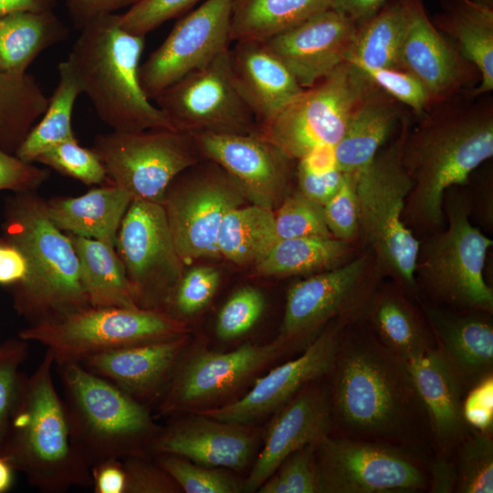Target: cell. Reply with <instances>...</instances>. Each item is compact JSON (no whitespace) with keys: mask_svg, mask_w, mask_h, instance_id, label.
Returning a JSON list of instances; mask_svg holds the SVG:
<instances>
[{"mask_svg":"<svg viewBox=\"0 0 493 493\" xmlns=\"http://www.w3.org/2000/svg\"><path fill=\"white\" fill-rule=\"evenodd\" d=\"M326 378L332 435L392 444L431 462L430 422L408 364L362 319L346 327Z\"/></svg>","mask_w":493,"mask_h":493,"instance_id":"6da1fadb","label":"cell"},{"mask_svg":"<svg viewBox=\"0 0 493 493\" xmlns=\"http://www.w3.org/2000/svg\"><path fill=\"white\" fill-rule=\"evenodd\" d=\"M470 91L434 104L407 131L402 162L412 188L403 221L413 234L441 230L446 192L493 156L492 98Z\"/></svg>","mask_w":493,"mask_h":493,"instance_id":"7a4b0ae2","label":"cell"},{"mask_svg":"<svg viewBox=\"0 0 493 493\" xmlns=\"http://www.w3.org/2000/svg\"><path fill=\"white\" fill-rule=\"evenodd\" d=\"M55 359L47 350L35 372L23 374L0 456L43 493L91 487L90 466L77 446L64 400L55 387Z\"/></svg>","mask_w":493,"mask_h":493,"instance_id":"3957f363","label":"cell"},{"mask_svg":"<svg viewBox=\"0 0 493 493\" xmlns=\"http://www.w3.org/2000/svg\"><path fill=\"white\" fill-rule=\"evenodd\" d=\"M144 46L145 36L127 31L120 25L119 15L111 14L84 26L67 58L81 92L113 131L173 129L141 85Z\"/></svg>","mask_w":493,"mask_h":493,"instance_id":"277c9868","label":"cell"},{"mask_svg":"<svg viewBox=\"0 0 493 493\" xmlns=\"http://www.w3.org/2000/svg\"><path fill=\"white\" fill-rule=\"evenodd\" d=\"M3 230V238L15 245L27 263L26 278L13 288L19 315L37 324L89 306L73 245L49 219L46 201L34 191L16 193L6 204Z\"/></svg>","mask_w":493,"mask_h":493,"instance_id":"5b68a950","label":"cell"},{"mask_svg":"<svg viewBox=\"0 0 493 493\" xmlns=\"http://www.w3.org/2000/svg\"><path fill=\"white\" fill-rule=\"evenodd\" d=\"M411 124L405 115L391 139L356 173V245L370 250L384 277L391 278L418 302L422 296L414 270L419 240L403 221L412 181L404 167L402 151Z\"/></svg>","mask_w":493,"mask_h":493,"instance_id":"8992f818","label":"cell"},{"mask_svg":"<svg viewBox=\"0 0 493 493\" xmlns=\"http://www.w3.org/2000/svg\"><path fill=\"white\" fill-rule=\"evenodd\" d=\"M73 439L89 464L146 456L160 433L145 404L81 363H56Z\"/></svg>","mask_w":493,"mask_h":493,"instance_id":"52a82bcc","label":"cell"},{"mask_svg":"<svg viewBox=\"0 0 493 493\" xmlns=\"http://www.w3.org/2000/svg\"><path fill=\"white\" fill-rule=\"evenodd\" d=\"M447 226L420 241L414 277L422 299L456 310L493 313V290L484 278L493 241L470 220L467 194L456 187L444 196Z\"/></svg>","mask_w":493,"mask_h":493,"instance_id":"ba28073f","label":"cell"},{"mask_svg":"<svg viewBox=\"0 0 493 493\" xmlns=\"http://www.w3.org/2000/svg\"><path fill=\"white\" fill-rule=\"evenodd\" d=\"M182 321L166 312L141 308L91 307L56 321L31 324L18 337L47 347L55 362H80L118 348L184 335Z\"/></svg>","mask_w":493,"mask_h":493,"instance_id":"9c48e42d","label":"cell"},{"mask_svg":"<svg viewBox=\"0 0 493 493\" xmlns=\"http://www.w3.org/2000/svg\"><path fill=\"white\" fill-rule=\"evenodd\" d=\"M315 460L319 493L429 492L430 461L392 444L329 434Z\"/></svg>","mask_w":493,"mask_h":493,"instance_id":"30bf717a","label":"cell"},{"mask_svg":"<svg viewBox=\"0 0 493 493\" xmlns=\"http://www.w3.org/2000/svg\"><path fill=\"white\" fill-rule=\"evenodd\" d=\"M92 150L110 183L132 200L160 204L173 179L203 158L192 134L168 128L98 134Z\"/></svg>","mask_w":493,"mask_h":493,"instance_id":"8fae6325","label":"cell"},{"mask_svg":"<svg viewBox=\"0 0 493 493\" xmlns=\"http://www.w3.org/2000/svg\"><path fill=\"white\" fill-rule=\"evenodd\" d=\"M199 161L173 179L162 205L177 249L188 266L220 257L216 238L225 215L246 202L240 184L217 163Z\"/></svg>","mask_w":493,"mask_h":493,"instance_id":"7c38bea8","label":"cell"},{"mask_svg":"<svg viewBox=\"0 0 493 493\" xmlns=\"http://www.w3.org/2000/svg\"><path fill=\"white\" fill-rule=\"evenodd\" d=\"M383 278L374 255L362 249L348 262L298 281L288 291L278 339L288 350L336 318H362Z\"/></svg>","mask_w":493,"mask_h":493,"instance_id":"4fadbf2b","label":"cell"},{"mask_svg":"<svg viewBox=\"0 0 493 493\" xmlns=\"http://www.w3.org/2000/svg\"><path fill=\"white\" fill-rule=\"evenodd\" d=\"M367 82L365 74L344 61L304 90L258 133L298 161L320 145L335 146Z\"/></svg>","mask_w":493,"mask_h":493,"instance_id":"5bb4252c","label":"cell"},{"mask_svg":"<svg viewBox=\"0 0 493 493\" xmlns=\"http://www.w3.org/2000/svg\"><path fill=\"white\" fill-rule=\"evenodd\" d=\"M115 248L137 307L165 312L184 264L163 205L131 200L121 223Z\"/></svg>","mask_w":493,"mask_h":493,"instance_id":"9a60e30c","label":"cell"},{"mask_svg":"<svg viewBox=\"0 0 493 493\" xmlns=\"http://www.w3.org/2000/svg\"><path fill=\"white\" fill-rule=\"evenodd\" d=\"M153 100L179 131L258 132L256 118L234 82L229 47L164 89Z\"/></svg>","mask_w":493,"mask_h":493,"instance_id":"2e32d148","label":"cell"},{"mask_svg":"<svg viewBox=\"0 0 493 493\" xmlns=\"http://www.w3.org/2000/svg\"><path fill=\"white\" fill-rule=\"evenodd\" d=\"M232 3L205 0L175 23L140 66L141 85L151 100L229 47Z\"/></svg>","mask_w":493,"mask_h":493,"instance_id":"e0dca14e","label":"cell"},{"mask_svg":"<svg viewBox=\"0 0 493 493\" xmlns=\"http://www.w3.org/2000/svg\"><path fill=\"white\" fill-rule=\"evenodd\" d=\"M356 320L359 318L339 317L329 321L299 356L259 378L246 394L223 406L201 410L197 414L246 425L280 408L304 386L330 372L345 329Z\"/></svg>","mask_w":493,"mask_h":493,"instance_id":"ac0fdd59","label":"cell"},{"mask_svg":"<svg viewBox=\"0 0 493 493\" xmlns=\"http://www.w3.org/2000/svg\"><path fill=\"white\" fill-rule=\"evenodd\" d=\"M192 135L203 158L232 175L253 205L274 211L289 194L295 160L258 132Z\"/></svg>","mask_w":493,"mask_h":493,"instance_id":"d6986e66","label":"cell"},{"mask_svg":"<svg viewBox=\"0 0 493 493\" xmlns=\"http://www.w3.org/2000/svg\"><path fill=\"white\" fill-rule=\"evenodd\" d=\"M407 21L397 55V68L414 77L432 106L472 90L480 80L466 60L429 19L422 0H404Z\"/></svg>","mask_w":493,"mask_h":493,"instance_id":"ffe728a7","label":"cell"},{"mask_svg":"<svg viewBox=\"0 0 493 493\" xmlns=\"http://www.w3.org/2000/svg\"><path fill=\"white\" fill-rule=\"evenodd\" d=\"M286 351L277 339L266 345L245 344L229 352L200 351L179 367L160 405L172 415L231 392Z\"/></svg>","mask_w":493,"mask_h":493,"instance_id":"44dd1931","label":"cell"},{"mask_svg":"<svg viewBox=\"0 0 493 493\" xmlns=\"http://www.w3.org/2000/svg\"><path fill=\"white\" fill-rule=\"evenodd\" d=\"M356 28L354 20L330 8L263 42L307 89L347 60Z\"/></svg>","mask_w":493,"mask_h":493,"instance_id":"7402d4cb","label":"cell"},{"mask_svg":"<svg viewBox=\"0 0 493 493\" xmlns=\"http://www.w3.org/2000/svg\"><path fill=\"white\" fill-rule=\"evenodd\" d=\"M319 380L304 386L280 407L242 489L257 491L290 454L332 433L329 388L319 384Z\"/></svg>","mask_w":493,"mask_h":493,"instance_id":"603a6c76","label":"cell"},{"mask_svg":"<svg viewBox=\"0 0 493 493\" xmlns=\"http://www.w3.org/2000/svg\"><path fill=\"white\" fill-rule=\"evenodd\" d=\"M435 349L466 393L493 375V323L490 313L456 310L422 299L417 302Z\"/></svg>","mask_w":493,"mask_h":493,"instance_id":"cb8c5ba5","label":"cell"},{"mask_svg":"<svg viewBox=\"0 0 493 493\" xmlns=\"http://www.w3.org/2000/svg\"><path fill=\"white\" fill-rule=\"evenodd\" d=\"M197 414L160 431L152 452L176 455L209 467L243 468L255 446L253 434L244 425Z\"/></svg>","mask_w":493,"mask_h":493,"instance_id":"d4e9b609","label":"cell"},{"mask_svg":"<svg viewBox=\"0 0 493 493\" xmlns=\"http://www.w3.org/2000/svg\"><path fill=\"white\" fill-rule=\"evenodd\" d=\"M185 346L182 335L97 353L79 363L145 404L162 392Z\"/></svg>","mask_w":493,"mask_h":493,"instance_id":"484cf974","label":"cell"},{"mask_svg":"<svg viewBox=\"0 0 493 493\" xmlns=\"http://www.w3.org/2000/svg\"><path fill=\"white\" fill-rule=\"evenodd\" d=\"M229 65L236 87L253 112L258 130L304 90L263 41H236L229 47Z\"/></svg>","mask_w":493,"mask_h":493,"instance_id":"4316f807","label":"cell"},{"mask_svg":"<svg viewBox=\"0 0 493 493\" xmlns=\"http://www.w3.org/2000/svg\"><path fill=\"white\" fill-rule=\"evenodd\" d=\"M406 362L428 414L435 455L452 456L471 428L463 416L466 392L435 348Z\"/></svg>","mask_w":493,"mask_h":493,"instance_id":"83f0119b","label":"cell"},{"mask_svg":"<svg viewBox=\"0 0 493 493\" xmlns=\"http://www.w3.org/2000/svg\"><path fill=\"white\" fill-rule=\"evenodd\" d=\"M405 115L404 105L367 78L345 132L334 146L338 168L353 173L365 167L391 139Z\"/></svg>","mask_w":493,"mask_h":493,"instance_id":"f1b7e54d","label":"cell"},{"mask_svg":"<svg viewBox=\"0 0 493 493\" xmlns=\"http://www.w3.org/2000/svg\"><path fill=\"white\" fill-rule=\"evenodd\" d=\"M362 319L383 345L405 362L435 348L420 306L393 280L379 284Z\"/></svg>","mask_w":493,"mask_h":493,"instance_id":"f546056e","label":"cell"},{"mask_svg":"<svg viewBox=\"0 0 493 493\" xmlns=\"http://www.w3.org/2000/svg\"><path fill=\"white\" fill-rule=\"evenodd\" d=\"M432 23L477 69L473 96L493 89V6L483 0H443Z\"/></svg>","mask_w":493,"mask_h":493,"instance_id":"4dcf8cb0","label":"cell"},{"mask_svg":"<svg viewBox=\"0 0 493 493\" xmlns=\"http://www.w3.org/2000/svg\"><path fill=\"white\" fill-rule=\"evenodd\" d=\"M131 200L127 192L108 182L80 196L46 201V210L62 232L115 247L121 223Z\"/></svg>","mask_w":493,"mask_h":493,"instance_id":"1f68e13d","label":"cell"},{"mask_svg":"<svg viewBox=\"0 0 493 493\" xmlns=\"http://www.w3.org/2000/svg\"><path fill=\"white\" fill-rule=\"evenodd\" d=\"M68 35V28L53 11L0 16V72L26 73L43 51Z\"/></svg>","mask_w":493,"mask_h":493,"instance_id":"d6a6232c","label":"cell"},{"mask_svg":"<svg viewBox=\"0 0 493 493\" xmlns=\"http://www.w3.org/2000/svg\"><path fill=\"white\" fill-rule=\"evenodd\" d=\"M67 235L79 260L80 284L89 305L136 308L116 248L92 238Z\"/></svg>","mask_w":493,"mask_h":493,"instance_id":"836d02e7","label":"cell"},{"mask_svg":"<svg viewBox=\"0 0 493 493\" xmlns=\"http://www.w3.org/2000/svg\"><path fill=\"white\" fill-rule=\"evenodd\" d=\"M352 242L334 236H301L278 239L256 266L260 277H287L319 273L339 267L360 251Z\"/></svg>","mask_w":493,"mask_h":493,"instance_id":"e575fe53","label":"cell"},{"mask_svg":"<svg viewBox=\"0 0 493 493\" xmlns=\"http://www.w3.org/2000/svg\"><path fill=\"white\" fill-rule=\"evenodd\" d=\"M334 0H233L231 41H265L330 9Z\"/></svg>","mask_w":493,"mask_h":493,"instance_id":"d590c367","label":"cell"},{"mask_svg":"<svg viewBox=\"0 0 493 493\" xmlns=\"http://www.w3.org/2000/svg\"><path fill=\"white\" fill-rule=\"evenodd\" d=\"M278 240L274 211L252 204L238 206L225 215L216 246L219 256L227 260L256 266Z\"/></svg>","mask_w":493,"mask_h":493,"instance_id":"8d00e7d4","label":"cell"},{"mask_svg":"<svg viewBox=\"0 0 493 493\" xmlns=\"http://www.w3.org/2000/svg\"><path fill=\"white\" fill-rule=\"evenodd\" d=\"M406 21L404 1H386L374 15L357 23L347 61L361 69L398 68L397 55Z\"/></svg>","mask_w":493,"mask_h":493,"instance_id":"74e56055","label":"cell"},{"mask_svg":"<svg viewBox=\"0 0 493 493\" xmlns=\"http://www.w3.org/2000/svg\"><path fill=\"white\" fill-rule=\"evenodd\" d=\"M58 82L46 111L15 152L24 162L32 163L53 146L75 138L72 113L81 89L67 59L58 64Z\"/></svg>","mask_w":493,"mask_h":493,"instance_id":"f35d334b","label":"cell"},{"mask_svg":"<svg viewBox=\"0 0 493 493\" xmlns=\"http://www.w3.org/2000/svg\"><path fill=\"white\" fill-rule=\"evenodd\" d=\"M48 101L32 75L0 72V146L5 151L16 152Z\"/></svg>","mask_w":493,"mask_h":493,"instance_id":"ab89813d","label":"cell"},{"mask_svg":"<svg viewBox=\"0 0 493 493\" xmlns=\"http://www.w3.org/2000/svg\"><path fill=\"white\" fill-rule=\"evenodd\" d=\"M454 492H493V432L470 428L456 446Z\"/></svg>","mask_w":493,"mask_h":493,"instance_id":"60d3db41","label":"cell"},{"mask_svg":"<svg viewBox=\"0 0 493 493\" xmlns=\"http://www.w3.org/2000/svg\"><path fill=\"white\" fill-rule=\"evenodd\" d=\"M157 464L186 493H236L235 477L220 468L205 467L173 454H157Z\"/></svg>","mask_w":493,"mask_h":493,"instance_id":"b9f144b4","label":"cell"},{"mask_svg":"<svg viewBox=\"0 0 493 493\" xmlns=\"http://www.w3.org/2000/svg\"><path fill=\"white\" fill-rule=\"evenodd\" d=\"M274 215L278 239L312 236H333L326 225L323 206L299 191L288 194Z\"/></svg>","mask_w":493,"mask_h":493,"instance_id":"7bdbcfd3","label":"cell"},{"mask_svg":"<svg viewBox=\"0 0 493 493\" xmlns=\"http://www.w3.org/2000/svg\"><path fill=\"white\" fill-rule=\"evenodd\" d=\"M36 162L87 185L101 184L107 180L106 170L96 152L80 146L76 137L53 146Z\"/></svg>","mask_w":493,"mask_h":493,"instance_id":"ee69618b","label":"cell"},{"mask_svg":"<svg viewBox=\"0 0 493 493\" xmlns=\"http://www.w3.org/2000/svg\"><path fill=\"white\" fill-rule=\"evenodd\" d=\"M260 493H319L315 444L290 454L259 487Z\"/></svg>","mask_w":493,"mask_h":493,"instance_id":"f6af8a7d","label":"cell"},{"mask_svg":"<svg viewBox=\"0 0 493 493\" xmlns=\"http://www.w3.org/2000/svg\"><path fill=\"white\" fill-rule=\"evenodd\" d=\"M28 354V341L10 338L0 342V448L14 413L20 391L21 365Z\"/></svg>","mask_w":493,"mask_h":493,"instance_id":"bcb514c9","label":"cell"},{"mask_svg":"<svg viewBox=\"0 0 493 493\" xmlns=\"http://www.w3.org/2000/svg\"><path fill=\"white\" fill-rule=\"evenodd\" d=\"M219 282L220 273L216 268L192 267L183 274L165 312L175 319L194 315L213 299Z\"/></svg>","mask_w":493,"mask_h":493,"instance_id":"7dc6e473","label":"cell"},{"mask_svg":"<svg viewBox=\"0 0 493 493\" xmlns=\"http://www.w3.org/2000/svg\"><path fill=\"white\" fill-rule=\"evenodd\" d=\"M264 309L265 299L257 288L246 286L237 289L218 313L217 337L224 341L241 337L257 322Z\"/></svg>","mask_w":493,"mask_h":493,"instance_id":"c3c4849f","label":"cell"},{"mask_svg":"<svg viewBox=\"0 0 493 493\" xmlns=\"http://www.w3.org/2000/svg\"><path fill=\"white\" fill-rule=\"evenodd\" d=\"M355 184L356 173H344L338 191L323 205V213L326 225L334 237L356 245L359 210Z\"/></svg>","mask_w":493,"mask_h":493,"instance_id":"681fc988","label":"cell"},{"mask_svg":"<svg viewBox=\"0 0 493 493\" xmlns=\"http://www.w3.org/2000/svg\"><path fill=\"white\" fill-rule=\"evenodd\" d=\"M361 69V68H360ZM377 87L409 108L416 118L423 116L432 106L423 85L411 74L400 68L361 69Z\"/></svg>","mask_w":493,"mask_h":493,"instance_id":"f907efd6","label":"cell"},{"mask_svg":"<svg viewBox=\"0 0 493 493\" xmlns=\"http://www.w3.org/2000/svg\"><path fill=\"white\" fill-rule=\"evenodd\" d=\"M202 0H138L119 15L120 25L127 31L145 36L164 22L184 14Z\"/></svg>","mask_w":493,"mask_h":493,"instance_id":"816d5d0a","label":"cell"},{"mask_svg":"<svg viewBox=\"0 0 493 493\" xmlns=\"http://www.w3.org/2000/svg\"><path fill=\"white\" fill-rule=\"evenodd\" d=\"M122 463L126 475L125 493H170L179 489L173 478L146 456L126 457Z\"/></svg>","mask_w":493,"mask_h":493,"instance_id":"f5cc1de1","label":"cell"},{"mask_svg":"<svg viewBox=\"0 0 493 493\" xmlns=\"http://www.w3.org/2000/svg\"><path fill=\"white\" fill-rule=\"evenodd\" d=\"M47 177V170L11 155L0 146V190L34 191Z\"/></svg>","mask_w":493,"mask_h":493,"instance_id":"db71d44e","label":"cell"},{"mask_svg":"<svg viewBox=\"0 0 493 493\" xmlns=\"http://www.w3.org/2000/svg\"><path fill=\"white\" fill-rule=\"evenodd\" d=\"M463 416L468 426L482 432H493V375L465 395Z\"/></svg>","mask_w":493,"mask_h":493,"instance_id":"11a10c76","label":"cell"},{"mask_svg":"<svg viewBox=\"0 0 493 493\" xmlns=\"http://www.w3.org/2000/svg\"><path fill=\"white\" fill-rule=\"evenodd\" d=\"M295 173L298 191L322 206L335 194L344 177L339 168L324 173H311L296 168Z\"/></svg>","mask_w":493,"mask_h":493,"instance_id":"9f6ffc18","label":"cell"},{"mask_svg":"<svg viewBox=\"0 0 493 493\" xmlns=\"http://www.w3.org/2000/svg\"><path fill=\"white\" fill-rule=\"evenodd\" d=\"M138 0H66L68 15L74 26L82 29L90 22L130 7Z\"/></svg>","mask_w":493,"mask_h":493,"instance_id":"6f0895ef","label":"cell"},{"mask_svg":"<svg viewBox=\"0 0 493 493\" xmlns=\"http://www.w3.org/2000/svg\"><path fill=\"white\" fill-rule=\"evenodd\" d=\"M95 493H125L126 475L122 459H107L90 467Z\"/></svg>","mask_w":493,"mask_h":493,"instance_id":"680465c9","label":"cell"},{"mask_svg":"<svg viewBox=\"0 0 493 493\" xmlns=\"http://www.w3.org/2000/svg\"><path fill=\"white\" fill-rule=\"evenodd\" d=\"M27 276V263L23 253L5 238L0 240V285L21 284Z\"/></svg>","mask_w":493,"mask_h":493,"instance_id":"91938a15","label":"cell"},{"mask_svg":"<svg viewBox=\"0 0 493 493\" xmlns=\"http://www.w3.org/2000/svg\"><path fill=\"white\" fill-rule=\"evenodd\" d=\"M429 492H454L456 472L452 456L435 455L429 466Z\"/></svg>","mask_w":493,"mask_h":493,"instance_id":"94428289","label":"cell"},{"mask_svg":"<svg viewBox=\"0 0 493 493\" xmlns=\"http://www.w3.org/2000/svg\"><path fill=\"white\" fill-rule=\"evenodd\" d=\"M296 168L311 173H324L338 168L334 146L320 145L297 161Z\"/></svg>","mask_w":493,"mask_h":493,"instance_id":"6125c7cd","label":"cell"},{"mask_svg":"<svg viewBox=\"0 0 493 493\" xmlns=\"http://www.w3.org/2000/svg\"><path fill=\"white\" fill-rule=\"evenodd\" d=\"M387 0H334L331 8L345 14L356 23L374 15Z\"/></svg>","mask_w":493,"mask_h":493,"instance_id":"be15d7a7","label":"cell"},{"mask_svg":"<svg viewBox=\"0 0 493 493\" xmlns=\"http://www.w3.org/2000/svg\"><path fill=\"white\" fill-rule=\"evenodd\" d=\"M58 0H0V16L16 12L53 11Z\"/></svg>","mask_w":493,"mask_h":493,"instance_id":"e7e4bbea","label":"cell"},{"mask_svg":"<svg viewBox=\"0 0 493 493\" xmlns=\"http://www.w3.org/2000/svg\"><path fill=\"white\" fill-rule=\"evenodd\" d=\"M14 468L9 462L0 456V493L7 491L13 484Z\"/></svg>","mask_w":493,"mask_h":493,"instance_id":"03108f58","label":"cell"},{"mask_svg":"<svg viewBox=\"0 0 493 493\" xmlns=\"http://www.w3.org/2000/svg\"><path fill=\"white\" fill-rule=\"evenodd\" d=\"M483 1H485V2H487V3H488V4H491V5H492V3H493V0H483Z\"/></svg>","mask_w":493,"mask_h":493,"instance_id":"003e7915","label":"cell"}]
</instances>
